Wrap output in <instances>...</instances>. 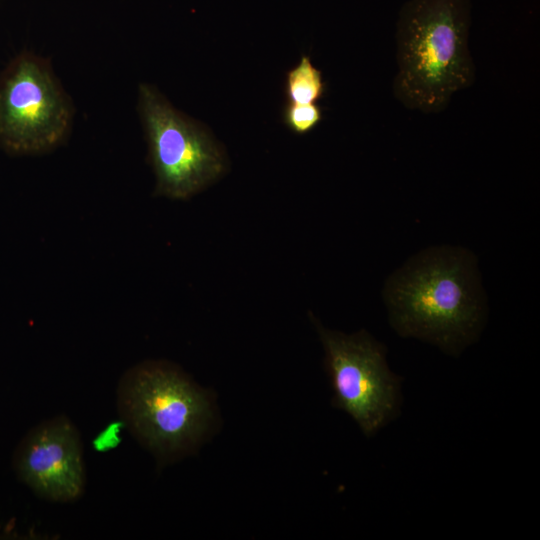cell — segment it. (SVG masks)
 <instances>
[{
	"label": "cell",
	"mask_w": 540,
	"mask_h": 540,
	"mask_svg": "<svg viewBox=\"0 0 540 540\" xmlns=\"http://www.w3.org/2000/svg\"><path fill=\"white\" fill-rule=\"evenodd\" d=\"M471 0H408L396 24L395 98L425 114L444 111L476 77L469 50Z\"/></svg>",
	"instance_id": "6da1fadb"
},
{
	"label": "cell",
	"mask_w": 540,
	"mask_h": 540,
	"mask_svg": "<svg viewBox=\"0 0 540 540\" xmlns=\"http://www.w3.org/2000/svg\"><path fill=\"white\" fill-rule=\"evenodd\" d=\"M385 298L392 326L457 354L475 336L483 303L470 254L433 249L418 255L389 280Z\"/></svg>",
	"instance_id": "7a4b0ae2"
},
{
	"label": "cell",
	"mask_w": 540,
	"mask_h": 540,
	"mask_svg": "<svg viewBox=\"0 0 540 540\" xmlns=\"http://www.w3.org/2000/svg\"><path fill=\"white\" fill-rule=\"evenodd\" d=\"M117 397L133 435L164 461L195 448L213 421L208 393L167 362L145 361L129 369Z\"/></svg>",
	"instance_id": "3957f363"
},
{
	"label": "cell",
	"mask_w": 540,
	"mask_h": 540,
	"mask_svg": "<svg viewBox=\"0 0 540 540\" xmlns=\"http://www.w3.org/2000/svg\"><path fill=\"white\" fill-rule=\"evenodd\" d=\"M72 107L50 66L24 52L0 75V147L12 155L53 150L65 140Z\"/></svg>",
	"instance_id": "277c9868"
},
{
	"label": "cell",
	"mask_w": 540,
	"mask_h": 540,
	"mask_svg": "<svg viewBox=\"0 0 540 540\" xmlns=\"http://www.w3.org/2000/svg\"><path fill=\"white\" fill-rule=\"evenodd\" d=\"M139 108L156 175V195L188 199L222 175L225 158L212 137L153 87L140 85Z\"/></svg>",
	"instance_id": "5b68a950"
},
{
	"label": "cell",
	"mask_w": 540,
	"mask_h": 540,
	"mask_svg": "<svg viewBox=\"0 0 540 540\" xmlns=\"http://www.w3.org/2000/svg\"><path fill=\"white\" fill-rule=\"evenodd\" d=\"M316 326L334 406L348 413L366 436L373 435L396 415L400 404L399 381L388 368L384 347L365 331L346 335Z\"/></svg>",
	"instance_id": "8992f818"
},
{
	"label": "cell",
	"mask_w": 540,
	"mask_h": 540,
	"mask_svg": "<svg viewBox=\"0 0 540 540\" xmlns=\"http://www.w3.org/2000/svg\"><path fill=\"white\" fill-rule=\"evenodd\" d=\"M18 477L37 495L54 502H70L85 486L80 436L65 416L31 429L14 455Z\"/></svg>",
	"instance_id": "52a82bcc"
},
{
	"label": "cell",
	"mask_w": 540,
	"mask_h": 540,
	"mask_svg": "<svg viewBox=\"0 0 540 540\" xmlns=\"http://www.w3.org/2000/svg\"><path fill=\"white\" fill-rule=\"evenodd\" d=\"M325 91L322 73L303 55L299 63L286 76L285 94L288 102L311 104L319 100Z\"/></svg>",
	"instance_id": "ba28073f"
},
{
	"label": "cell",
	"mask_w": 540,
	"mask_h": 540,
	"mask_svg": "<svg viewBox=\"0 0 540 540\" xmlns=\"http://www.w3.org/2000/svg\"><path fill=\"white\" fill-rule=\"evenodd\" d=\"M321 120L322 110L315 103L296 104L288 102L283 109L285 125L298 135L309 133Z\"/></svg>",
	"instance_id": "9c48e42d"
}]
</instances>
